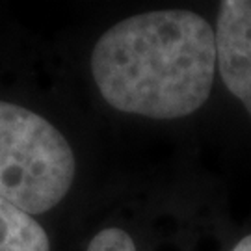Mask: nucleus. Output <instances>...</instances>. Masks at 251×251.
I'll return each mask as SVG.
<instances>
[{"label": "nucleus", "instance_id": "nucleus-1", "mask_svg": "<svg viewBox=\"0 0 251 251\" xmlns=\"http://www.w3.org/2000/svg\"><path fill=\"white\" fill-rule=\"evenodd\" d=\"M216 34L190 9H158L119 21L99 37L91 75L112 108L151 119L194 114L210 95Z\"/></svg>", "mask_w": 251, "mask_h": 251}, {"label": "nucleus", "instance_id": "nucleus-5", "mask_svg": "<svg viewBox=\"0 0 251 251\" xmlns=\"http://www.w3.org/2000/svg\"><path fill=\"white\" fill-rule=\"evenodd\" d=\"M88 251H136V244L126 231L108 227L93 236Z\"/></svg>", "mask_w": 251, "mask_h": 251}, {"label": "nucleus", "instance_id": "nucleus-2", "mask_svg": "<svg viewBox=\"0 0 251 251\" xmlns=\"http://www.w3.org/2000/svg\"><path fill=\"white\" fill-rule=\"evenodd\" d=\"M76 162L69 142L45 117L0 100V198L30 216L71 190Z\"/></svg>", "mask_w": 251, "mask_h": 251}, {"label": "nucleus", "instance_id": "nucleus-3", "mask_svg": "<svg viewBox=\"0 0 251 251\" xmlns=\"http://www.w3.org/2000/svg\"><path fill=\"white\" fill-rule=\"evenodd\" d=\"M214 34L224 84L251 116V0H224Z\"/></svg>", "mask_w": 251, "mask_h": 251}, {"label": "nucleus", "instance_id": "nucleus-4", "mask_svg": "<svg viewBox=\"0 0 251 251\" xmlns=\"http://www.w3.org/2000/svg\"><path fill=\"white\" fill-rule=\"evenodd\" d=\"M0 251H50L45 229L34 216L0 198Z\"/></svg>", "mask_w": 251, "mask_h": 251}, {"label": "nucleus", "instance_id": "nucleus-6", "mask_svg": "<svg viewBox=\"0 0 251 251\" xmlns=\"http://www.w3.org/2000/svg\"><path fill=\"white\" fill-rule=\"evenodd\" d=\"M233 251H251V234H248L246 238H242L240 242L236 244Z\"/></svg>", "mask_w": 251, "mask_h": 251}]
</instances>
